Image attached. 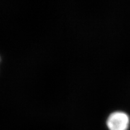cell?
<instances>
[{"instance_id": "6da1fadb", "label": "cell", "mask_w": 130, "mask_h": 130, "mask_svg": "<svg viewBox=\"0 0 130 130\" xmlns=\"http://www.w3.org/2000/svg\"><path fill=\"white\" fill-rule=\"evenodd\" d=\"M107 123L110 130H127L129 118L124 112H114L108 117Z\"/></svg>"}]
</instances>
